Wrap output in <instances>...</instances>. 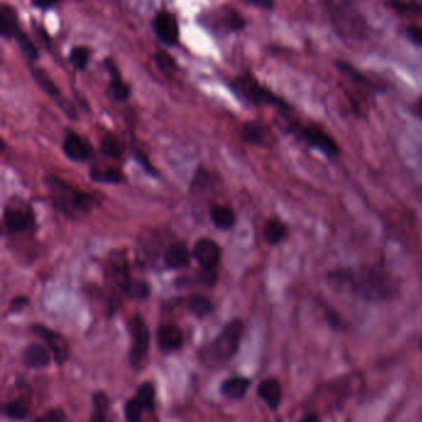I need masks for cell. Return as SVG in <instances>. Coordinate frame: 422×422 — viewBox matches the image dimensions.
I'll return each instance as SVG.
<instances>
[{
    "label": "cell",
    "instance_id": "obj_14",
    "mask_svg": "<svg viewBox=\"0 0 422 422\" xmlns=\"http://www.w3.org/2000/svg\"><path fill=\"white\" fill-rule=\"evenodd\" d=\"M157 347L163 354H171L184 346V332L177 325L163 324L157 331Z\"/></svg>",
    "mask_w": 422,
    "mask_h": 422
},
{
    "label": "cell",
    "instance_id": "obj_2",
    "mask_svg": "<svg viewBox=\"0 0 422 422\" xmlns=\"http://www.w3.org/2000/svg\"><path fill=\"white\" fill-rule=\"evenodd\" d=\"M43 183L49 190L50 198L54 208L61 214L73 220H80L91 213L96 200L88 193L66 182L54 174H46Z\"/></svg>",
    "mask_w": 422,
    "mask_h": 422
},
{
    "label": "cell",
    "instance_id": "obj_12",
    "mask_svg": "<svg viewBox=\"0 0 422 422\" xmlns=\"http://www.w3.org/2000/svg\"><path fill=\"white\" fill-rule=\"evenodd\" d=\"M109 280L128 295L129 289L134 283V279H131L129 272V264L126 261L124 252H113L109 256L108 261Z\"/></svg>",
    "mask_w": 422,
    "mask_h": 422
},
{
    "label": "cell",
    "instance_id": "obj_17",
    "mask_svg": "<svg viewBox=\"0 0 422 422\" xmlns=\"http://www.w3.org/2000/svg\"><path fill=\"white\" fill-rule=\"evenodd\" d=\"M52 353L49 347H45L40 343H30L24 348L22 354V364L30 369H43L49 367Z\"/></svg>",
    "mask_w": 422,
    "mask_h": 422
},
{
    "label": "cell",
    "instance_id": "obj_7",
    "mask_svg": "<svg viewBox=\"0 0 422 422\" xmlns=\"http://www.w3.org/2000/svg\"><path fill=\"white\" fill-rule=\"evenodd\" d=\"M129 329L130 345L129 363L133 369H140L147 357L150 348V331L147 322L139 314L133 316L128 324Z\"/></svg>",
    "mask_w": 422,
    "mask_h": 422
},
{
    "label": "cell",
    "instance_id": "obj_19",
    "mask_svg": "<svg viewBox=\"0 0 422 422\" xmlns=\"http://www.w3.org/2000/svg\"><path fill=\"white\" fill-rule=\"evenodd\" d=\"M258 396L265 402L268 407L275 412L280 407L282 400V386L276 378H266L261 380L258 389Z\"/></svg>",
    "mask_w": 422,
    "mask_h": 422
},
{
    "label": "cell",
    "instance_id": "obj_30",
    "mask_svg": "<svg viewBox=\"0 0 422 422\" xmlns=\"http://www.w3.org/2000/svg\"><path fill=\"white\" fill-rule=\"evenodd\" d=\"M101 151L106 157L112 160H118L124 153L125 144L118 136L107 134L101 141Z\"/></svg>",
    "mask_w": 422,
    "mask_h": 422
},
{
    "label": "cell",
    "instance_id": "obj_10",
    "mask_svg": "<svg viewBox=\"0 0 422 422\" xmlns=\"http://www.w3.org/2000/svg\"><path fill=\"white\" fill-rule=\"evenodd\" d=\"M3 224L9 234L17 235L31 231L35 225L33 210L15 205H8L3 213Z\"/></svg>",
    "mask_w": 422,
    "mask_h": 422
},
{
    "label": "cell",
    "instance_id": "obj_38",
    "mask_svg": "<svg viewBox=\"0 0 422 422\" xmlns=\"http://www.w3.org/2000/svg\"><path fill=\"white\" fill-rule=\"evenodd\" d=\"M65 419V412L61 409H51L41 416L34 419L33 422H64Z\"/></svg>",
    "mask_w": 422,
    "mask_h": 422
},
{
    "label": "cell",
    "instance_id": "obj_41",
    "mask_svg": "<svg viewBox=\"0 0 422 422\" xmlns=\"http://www.w3.org/2000/svg\"><path fill=\"white\" fill-rule=\"evenodd\" d=\"M247 1L261 10L271 11L275 8V0H247Z\"/></svg>",
    "mask_w": 422,
    "mask_h": 422
},
{
    "label": "cell",
    "instance_id": "obj_43",
    "mask_svg": "<svg viewBox=\"0 0 422 422\" xmlns=\"http://www.w3.org/2000/svg\"><path fill=\"white\" fill-rule=\"evenodd\" d=\"M136 160H138V162H140L141 166L145 168V171H147V173H150V174H152V176H157L155 169H154V168L152 167V165L147 162V157H144V156L141 155V151H136Z\"/></svg>",
    "mask_w": 422,
    "mask_h": 422
},
{
    "label": "cell",
    "instance_id": "obj_23",
    "mask_svg": "<svg viewBox=\"0 0 422 422\" xmlns=\"http://www.w3.org/2000/svg\"><path fill=\"white\" fill-rule=\"evenodd\" d=\"M252 380L240 375H233L227 379H224L221 384V393L226 398H229L232 400H239L243 399L247 391L250 388Z\"/></svg>",
    "mask_w": 422,
    "mask_h": 422
},
{
    "label": "cell",
    "instance_id": "obj_16",
    "mask_svg": "<svg viewBox=\"0 0 422 422\" xmlns=\"http://www.w3.org/2000/svg\"><path fill=\"white\" fill-rule=\"evenodd\" d=\"M62 151L73 162H86L93 156L92 144L75 133H68L64 140Z\"/></svg>",
    "mask_w": 422,
    "mask_h": 422
},
{
    "label": "cell",
    "instance_id": "obj_37",
    "mask_svg": "<svg viewBox=\"0 0 422 422\" xmlns=\"http://www.w3.org/2000/svg\"><path fill=\"white\" fill-rule=\"evenodd\" d=\"M405 38L409 43L415 46L422 47V25L420 24H410L405 27Z\"/></svg>",
    "mask_w": 422,
    "mask_h": 422
},
{
    "label": "cell",
    "instance_id": "obj_34",
    "mask_svg": "<svg viewBox=\"0 0 422 422\" xmlns=\"http://www.w3.org/2000/svg\"><path fill=\"white\" fill-rule=\"evenodd\" d=\"M15 43H17V47L22 51V54L27 57L29 61H36L38 59V51L35 43H33V40L27 36L25 32L20 30L15 35Z\"/></svg>",
    "mask_w": 422,
    "mask_h": 422
},
{
    "label": "cell",
    "instance_id": "obj_6",
    "mask_svg": "<svg viewBox=\"0 0 422 422\" xmlns=\"http://www.w3.org/2000/svg\"><path fill=\"white\" fill-rule=\"evenodd\" d=\"M287 131L295 135L298 140H301L305 144H307L316 150H319L321 153H323L327 157L333 158V157L340 156L341 149L337 144L336 140L333 139L326 131L325 128H321L319 125L290 123Z\"/></svg>",
    "mask_w": 422,
    "mask_h": 422
},
{
    "label": "cell",
    "instance_id": "obj_36",
    "mask_svg": "<svg viewBox=\"0 0 422 422\" xmlns=\"http://www.w3.org/2000/svg\"><path fill=\"white\" fill-rule=\"evenodd\" d=\"M154 59L157 62V67L165 75H171L173 72L177 70V66H176L175 59L170 54H166V52H157V54H154Z\"/></svg>",
    "mask_w": 422,
    "mask_h": 422
},
{
    "label": "cell",
    "instance_id": "obj_1",
    "mask_svg": "<svg viewBox=\"0 0 422 422\" xmlns=\"http://www.w3.org/2000/svg\"><path fill=\"white\" fill-rule=\"evenodd\" d=\"M327 280L335 288L369 301H386L398 292L393 276L381 266L341 268L328 273Z\"/></svg>",
    "mask_w": 422,
    "mask_h": 422
},
{
    "label": "cell",
    "instance_id": "obj_8",
    "mask_svg": "<svg viewBox=\"0 0 422 422\" xmlns=\"http://www.w3.org/2000/svg\"><path fill=\"white\" fill-rule=\"evenodd\" d=\"M157 407V389L152 382L141 383L136 395L125 402L124 417L126 422H141L144 412H154Z\"/></svg>",
    "mask_w": 422,
    "mask_h": 422
},
{
    "label": "cell",
    "instance_id": "obj_31",
    "mask_svg": "<svg viewBox=\"0 0 422 422\" xmlns=\"http://www.w3.org/2000/svg\"><path fill=\"white\" fill-rule=\"evenodd\" d=\"M189 309L191 314H194L197 319L202 320L207 316L211 315L214 306L212 304L211 300L205 295L194 294L189 298Z\"/></svg>",
    "mask_w": 422,
    "mask_h": 422
},
{
    "label": "cell",
    "instance_id": "obj_45",
    "mask_svg": "<svg viewBox=\"0 0 422 422\" xmlns=\"http://www.w3.org/2000/svg\"><path fill=\"white\" fill-rule=\"evenodd\" d=\"M415 110H416L417 114L422 118V96L419 98V100L415 104Z\"/></svg>",
    "mask_w": 422,
    "mask_h": 422
},
{
    "label": "cell",
    "instance_id": "obj_11",
    "mask_svg": "<svg viewBox=\"0 0 422 422\" xmlns=\"http://www.w3.org/2000/svg\"><path fill=\"white\" fill-rule=\"evenodd\" d=\"M157 38L168 47L179 45L180 27L177 19L168 11H159L152 22Z\"/></svg>",
    "mask_w": 422,
    "mask_h": 422
},
{
    "label": "cell",
    "instance_id": "obj_15",
    "mask_svg": "<svg viewBox=\"0 0 422 422\" xmlns=\"http://www.w3.org/2000/svg\"><path fill=\"white\" fill-rule=\"evenodd\" d=\"M221 247L211 239H201L194 247V257L203 269H216L221 262Z\"/></svg>",
    "mask_w": 422,
    "mask_h": 422
},
{
    "label": "cell",
    "instance_id": "obj_26",
    "mask_svg": "<svg viewBox=\"0 0 422 422\" xmlns=\"http://www.w3.org/2000/svg\"><path fill=\"white\" fill-rule=\"evenodd\" d=\"M264 240L271 245L275 246L282 243V241L286 239L289 235V227L287 225L279 219H270L266 221L263 230Z\"/></svg>",
    "mask_w": 422,
    "mask_h": 422
},
{
    "label": "cell",
    "instance_id": "obj_22",
    "mask_svg": "<svg viewBox=\"0 0 422 422\" xmlns=\"http://www.w3.org/2000/svg\"><path fill=\"white\" fill-rule=\"evenodd\" d=\"M163 261L170 269L186 268L191 262L190 250L182 242H175L165 252Z\"/></svg>",
    "mask_w": 422,
    "mask_h": 422
},
{
    "label": "cell",
    "instance_id": "obj_13",
    "mask_svg": "<svg viewBox=\"0 0 422 422\" xmlns=\"http://www.w3.org/2000/svg\"><path fill=\"white\" fill-rule=\"evenodd\" d=\"M30 72L33 75L34 80L36 82L41 89H43L50 98H52L56 103L59 104V107H61V110L65 112L66 115L71 119H76V109L71 104L67 99H65L62 94H61L60 89L57 88V86L54 84V80H51L45 70L41 68H35V67H30Z\"/></svg>",
    "mask_w": 422,
    "mask_h": 422
},
{
    "label": "cell",
    "instance_id": "obj_3",
    "mask_svg": "<svg viewBox=\"0 0 422 422\" xmlns=\"http://www.w3.org/2000/svg\"><path fill=\"white\" fill-rule=\"evenodd\" d=\"M244 322L239 319L229 321L218 336L198 351L201 363L208 368H221L231 362L239 352L243 338Z\"/></svg>",
    "mask_w": 422,
    "mask_h": 422
},
{
    "label": "cell",
    "instance_id": "obj_44",
    "mask_svg": "<svg viewBox=\"0 0 422 422\" xmlns=\"http://www.w3.org/2000/svg\"><path fill=\"white\" fill-rule=\"evenodd\" d=\"M298 422H319V419L316 414H307Z\"/></svg>",
    "mask_w": 422,
    "mask_h": 422
},
{
    "label": "cell",
    "instance_id": "obj_18",
    "mask_svg": "<svg viewBox=\"0 0 422 422\" xmlns=\"http://www.w3.org/2000/svg\"><path fill=\"white\" fill-rule=\"evenodd\" d=\"M106 67L110 75V83H109L108 93L109 96L113 98L115 102L124 103L130 98V86L129 84L125 83L124 80L122 78L119 70L117 67V64L114 63L112 59H106Z\"/></svg>",
    "mask_w": 422,
    "mask_h": 422
},
{
    "label": "cell",
    "instance_id": "obj_33",
    "mask_svg": "<svg viewBox=\"0 0 422 422\" xmlns=\"http://www.w3.org/2000/svg\"><path fill=\"white\" fill-rule=\"evenodd\" d=\"M393 10L404 15L420 16L422 17V3L416 0H386Z\"/></svg>",
    "mask_w": 422,
    "mask_h": 422
},
{
    "label": "cell",
    "instance_id": "obj_39",
    "mask_svg": "<svg viewBox=\"0 0 422 422\" xmlns=\"http://www.w3.org/2000/svg\"><path fill=\"white\" fill-rule=\"evenodd\" d=\"M196 280L200 284H203L206 287H213L218 280V276H217L216 271L214 269H201V272L197 274V278Z\"/></svg>",
    "mask_w": 422,
    "mask_h": 422
},
{
    "label": "cell",
    "instance_id": "obj_35",
    "mask_svg": "<svg viewBox=\"0 0 422 422\" xmlns=\"http://www.w3.org/2000/svg\"><path fill=\"white\" fill-rule=\"evenodd\" d=\"M91 51L85 46H75L68 54V61L72 67L77 70H85L89 63Z\"/></svg>",
    "mask_w": 422,
    "mask_h": 422
},
{
    "label": "cell",
    "instance_id": "obj_28",
    "mask_svg": "<svg viewBox=\"0 0 422 422\" xmlns=\"http://www.w3.org/2000/svg\"><path fill=\"white\" fill-rule=\"evenodd\" d=\"M1 412L4 416L10 419L13 421H22L27 419L30 414V405L22 399H14L3 405Z\"/></svg>",
    "mask_w": 422,
    "mask_h": 422
},
{
    "label": "cell",
    "instance_id": "obj_27",
    "mask_svg": "<svg viewBox=\"0 0 422 422\" xmlns=\"http://www.w3.org/2000/svg\"><path fill=\"white\" fill-rule=\"evenodd\" d=\"M92 415L89 422H109L108 412L110 400L108 395L102 391H98L92 396Z\"/></svg>",
    "mask_w": 422,
    "mask_h": 422
},
{
    "label": "cell",
    "instance_id": "obj_46",
    "mask_svg": "<svg viewBox=\"0 0 422 422\" xmlns=\"http://www.w3.org/2000/svg\"><path fill=\"white\" fill-rule=\"evenodd\" d=\"M421 348H422V341H421Z\"/></svg>",
    "mask_w": 422,
    "mask_h": 422
},
{
    "label": "cell",
    "instance_id": "obj_40",
    "mask_svg": "<svg viewBox=\"0 0 422 422\" xmlns=\"http://www.w3.org/2000/svg\"><path fill=\"white\" fill-rule=\"evenodd\" d=\"M27 305H29V299L27 296H17V298L11 300L10 305H9V311L11 314L19 312V311L24 310Z\"/></svg>",
    "mask_w": 422,
    "mask_h": 422
},
{
    "label": "cell",
    "instance_id": "obj_32",
    "mask_svg": "<svg viewBox=\"0 0 422 422\" xmlns=\"http://www.w3.org/2000/svg\"><path fill=\"white\" fill-rule=\"evenodd\" d=\"M218 16L222 19L223 30L226 32H239L244 30V27H247V20L238 11L233 10V9H226L222 13H219Z\"/></svg>",
    "mask_w": 422,
    "mask_h": 422
},
{
    "label": "cell",
    "instance_id": "obj_24",
    "mask_svg": "<svg viewBox=\"0 0 422 422\" xmlns=\"http://www.w3.org/2000/svg\"><path fill=\"white\" fill-rule=\"evenodd\" d=\"M335 64H336L337 70H340L342 75H346L347 78L351 80L352 83H354V84L362 86L364 89H368V91H381L380 86H377L373 80L369 78L368 75L362 73L361 70H357L352 64L344 62V61H336Z\"/></svg>",
    "mask_w": 422,
    "mask_h": 422
},
{
    "label": "cell",
    "instance_id": "obj_20",
    "mask_svg": "<svg viewBox=\"0 0 422 422\" xmlns=\"http://www.w3.org/2000/svg\"><path fill=\"white\" fill-rule=\"evenodd\" d=\"M240 136L244 142L254 146H266L270 141V130L260 121H247L242 128Z\"/></svg>",
    "mask_w": 422,
    "mask_h": 422
},
{
    "label": "cell",
    "instance_id": "obj_4",
    "mask_svg": "<svg viewBox=\"0 0 422 422\" xmlns=\"http://www.w3.org/2000/svg\"><path fill=\"white\" fill-rule=\"evenodd\" d=\"M325 6L333 30L341 40L362 43L368 32V22L352 0H325Z\"/></svg>",
    "mask_w": 422,
    "mask_h": 422
},
{
    "label": "cell",
    "instance_id": "obj_47",
    "mask_svg": "<svg viewBox=\"0 0 422 422\" xmlns=\"http://www.w3.org/2000/svg\"><path fill=\"white\" fill-rule=\"evenodd\" d=\"M420 1H421V3H422V0H420Z\"/></svg>",
    "mask_w": 422,
    "mask_h": 422
},
{
    "label": "cell",
    "instance_id": "obj_9",
    "mask_svg": "<svg viewBox=\"0 0 422 422\" xmlns=\"http://www.w3.org/2000/svg\"><path fill=\"white\" fill-rule=\"evenodd\" d=\"M30 330L46 343V346L52 353L54 362L59 366L65 364L67 359H70V343L65 336L43 324H34Z\"/></svg>",
    "mask_w": 422,
    "mask_h": 422
},
{
    "label": "cell",
    "instance_id": "obj_42",
    "mask_svg": "<svg viewBox=\"0 0 422 422\" xmlns=\"http://www.w3.org/2000/svg\"><path fill=\"white\" fill-rule=\"evenodd\" d=\"M61 0H31L33 6L41 10H49L52 9L54 6H57Z\"/></svg>",
    "mask_w": 422,
    "mask_h": 422
},
{
    "label": "cell",
    "instance_id": "obj_25",
    "mask_svg": "<svg viewBox=\"0 0 422 422\" xmlns=\"http://www.w3.org/2000/svg\"><path fill=\"white\" fill-rule=\"evenodd\" d=\"M210 218L217 229L222 231L231 230L237 221L234 211L226 205H213L210 210Z\"/></svg>",
    "mask_w": 422,
    "mask_h": 422
},
{
    "label": "cell",
    "instance_id": "obj_21",
    "mask_svg": "<svg viewBox=\"0 0 422 422\" xmlns=\"http://www.w3.org/2000/svg\"><path fill=\"white\" fill-rule=\"evenodd\" d=\"M22 29L19 27L17 11L10 4L3 3L0 6V35L1 38L9 40L15 38Z\"/></svg>",
    "mask_w": 422,
    "mask_h": 422
},
{
    "label": "cell",
    "instance_id": "obj_5",
    "mask_svg": "<svg viewBox=\"0 0 422 422\" xmlns=\"http://www.w3.org/2000/svg\"><path fill=\"white\" fill-rule=\"evenodd\" d=\"M231 89L240 100L252 104L254 107H276L282 112L290 109V105L282 98L276 96L269 88L260 84L259 80L252 73L239 75L231 83Z\"/></svg>",
    "mask_w": 422,
    "mask_h": 422
},
{
    "label": "cell",
    "instance_id": "obj_29",
    "mask_svg": "<svg viewBox=\"0 0 422 422\" xmlns=\"http://www.w3.org/2000/svg\"><path fill=\"white\" fill-rule=\"evenodd\" d=\"M89 178L93 182L101 183V184H119L123 182L124 176L123 173L117 168H96L93 167L89 171Z\"/></svg>",
    "mask_w": 422,
    "mask_h": 422
}]
</instances>
